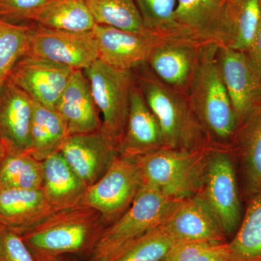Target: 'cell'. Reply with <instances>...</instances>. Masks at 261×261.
<instances>
[{"instance_id": "cell-1", "label": "cell", "mask_w": 261, "mask_h": 261, "mask_svg": "<svg viewBox=\"0 0 261 261\" xmlns=\"http://www.w3.org/2000/svg\"><path fill=\"white\" fill-rule=\"evenodd\" d=\"M106 226L97 211L80 204L55 211L20 234L37 261L60 255L88 260Z\"/></svg>"}, {"instance_id": "cell-2", "label": "cell", "mask_w": 261, "mask_h": 261, "mask_svg": "<svg viewBox=\"0 0 261 261\" xmlns=\"http://www.w3.org/2000/svg\"><path fill=\"white\" fill-rule=\"evenodd\" d=\"M219 45L206 42L189 89V100L206 135L219 142L233 140L238 122L218 61Z\"/></svg>"}, {"instance_id": "cell-3", "label": "cell", "mask_w": 261, "mask_h": 261, "mask_svg": "<svg viewBox=\"0 0 261 261\" xmlns=\"http://www.w3.org/2000/svg\"><path fill=\"white\" fill-rule=\"evenodd\" d=\"M182 201L171 200L143 185L126 212L103 230L87 261L114 260L146 233L164 224Z\"/></svg>"}, {"instance_id": "cell-4", "label": "cell", "mask_w": 261, "mask_h": 261, "mask_svg": "<svg viewBox=\"0 0 261 261\" xmlns=\"http://www.w3.org/2000/svg\"><path fill=\"white\" fill-rule=\"evenodd\" d=\"M137 82L161 126L163 147L181 150L202 149L206 134L187 94L168 87L149 73L138 77Z\"/></svg>"}, {"instance_id": "cell-5", "label": "cell", "mask_w": 261, "mask_h": 261, "mask_svg": "<svg viewBox=\"0 0 261 261\" xmlns=\"http://www.w3.org/2000/svg\"><path fill=\"white\" fill-rule=\"evenodd\" d=\"M207 152L162 147L137 157L143 185L171 200L195 197L203 183Z\"/></svg>"}, {"instance_id": "cell-6", "label": "cell", "mask_w": 261, "mask_h": 261, "mask_svg": "<svg viewBox=\"0 0 261 261\" xmlns=\"http://www.w3.org/2000/svg\"><path fill=\"white\" fill-rule=\"evenodd\" d=\"M84 72L102 116V129L119 142L126 128L135 74L132 70L116 69L99 59Z\"/></svg>"}, {"instance_id": "cell-7", "label": "cell", "mask_w": 261, "mask_h": 261, "mask_svg": "<svg viewBox=\"0 0 261 261\" xmlns=\"http://www.w3.org/2000/svg\"><path fill=\"white\" fill-rule=\"evenodd\" d=\"M142 186L137 157L120 154L107 172L87 187L82 204L97 211L107 226L126 212Z\"/></svg>"}, {"instance_id": "cell-8", "label": "cell", "mask_w": 261, "mask_h": 261, "mask_svg": "<svg viewBox=\"0 0 261 261\" xmlns=\"http://www.w3.org/2000/svg\"><path fill=\"white\" fill-rule=\"evenodd\" d=\"M200 196L219 221L225 234L238 230L242 221L236 173L231 156L226 152H207Z\"/></svg>"}, {"instance_id": "cell-9", "label": "cell", "mask_w": 261, "mask_h": 261, "mask_svg": "<svg viewBox=\"0 0 261 261\" xmlns=\"http://www.w3.org/2000/svg\"><path fill=\"white\" fill-rule=\"evenodd\" d=\"M27 54L39 57L73 70H85L98 60L92 31L73 32L31 23Z\"/></svg>"}, {"instance_id": "cell-10", "label": "cell", "mask_w": 261, "mask_h": 261, "mask_svg": "<svg viewBox=\"0 0 261 261\" xmlns=\"http://www.w3.org/2000/svg\"><path fill=\"white\" fill-rule=\"evenodd\" d=\"M60 152L87 187L102 177L121 154L119 142L102 128L69 136Z\"/></svg>"}, {"instance_id": "cell-11", "label": "cell", "mask_w": 261, "mask_h": 261, "mask_svg": "<svg viewBox=\"0 0 261 261\" xmlns=\"http://www.w3.org/2000/svg\"><path fill=\"white\" fill-rule=\"evenodd\" d=\"M218 61L239 126L261 103V72L246 51L219 46Z\"/></svg>"}, {"instance_id": "cell-12", "label": "cell", "mask_w": 261, "mask_h": 261, "mask_svg": "<svg viewBox=\"0 0 261 261\" xmlns=\"http://www.w3.org/2000/svg\"><path fill=\"white\" fill-rule=\"evenodd\" d=\"M92 33L98 51V59L113 68L132 70L147 63L151 51L169 37L153 32H132L96 24Z\"/></svg>"}, {"instance_id": "cell-13", "label": "cell", "mask_w": 261, "mask_h": 261, "mask_svg": "<svg viewBox=\"0 0 261 261\" xmlns=\"http://www.w3.org/2000/svg\"><path fill=\"white\" fill-rule=\"evenodd\" d=\"M73 70L27 54L15 65L8 81L29 94L33 100L56 110Z\"/></svg>"}, {"instance_id": "cell-14", "label": "cell", "mask_w": 261, "mask_h": 261, "mask_svg": "<svg viewBox=\"0 0 261 261\" xmlns=\"http://www.w3.org/2000/svg\"><path fill=\"white\" fill-rule=\"evenodd\" d=\"M202 44L190 38H166L153 48L147 63L159 80L187 94L198 65Z\"/></svg>"}, {"instance_id": "cell-15", "label": "cell", "mask_w": 261, "mask_h": 261, "mask_svg": "<svg viewBox=\"0 0 261 261\" xmlns=\"http://www.w3.org/2000/svg\"><path fill=\"white\" fill-rule=\"evenodd\" d=\"M34 100L8 81L0 88V140L9 153L29 152Z\"/></svg>"}, {"instance_id": "cell-16", "label": "cell", "mask_w": 261, "mask_h": 261, "mask_svg": "<svg viewBox=\"0 0 261 261\" xmlns=\"http://www.w3.org/2000/svg\"><path fill=\"white\" fill-rule=\"evenodd\" d=\"M163 226L176 243L224 241L226 237L214 213L199 195L182 201Z\"/></svg>"}, {"instance_id": "cell-17", "label": "cell", "mask_w": 261, "mask_h": 261, "mask_svg": "<svg viewBox=\"0 0 261 261\" xmlns=\"http://www.w3.org/2000/svg\"><path fill=\"white\" fill-rule=\"evenodd\" d=\"M162 147L163 135L159 121L135 84L130 92L126 128L119 142L120 153L140 157Z\"/></svg>"}, {"instance_id": "cell-18", "label": "cell", "mask_w": 261, "mask_h": 261, "mask_svg": "<svg viewBox=\"0 0 261 261\" xmlns=\"http://www.w3.org/2000/svg\"><path fill=\"white\" fill-rule=\"evenodd\" d=\"M56 110L64 119L70 136L102 128L90 84L84 70H73Z\"/></svg>"}, {"instance_id": "cell-19", "label": "cell", "mask_w": 261, "mask_h": 261, "mask_svg": "<svg viewBox=\"0 0 261 261\" xmlns=\"http://www.w3.org/2000/svg\"><path fill=\"white\" fill-rule=\"evenodd\" d=\"M59 210L48 201L42 189L0 188V225L18 233Z\"/></svg>"}, {"instance_id": "cell-20", "label": "cell", "mask_w": 261, "mask_h": 261, "mask_svg": "<svg viewBox=\"0 0 261 261\" xmlns=\"http://www.w3.org/2000/svg\"><path fill=\"white\" fill-rule=\"evenodd\" d=\"M261 18V0H227L216 43L247 51L251 46Z\"/></svg>"}, {"instance_id": "cell-21", "label": "cell", "mask_w": 261, "mask_h": 261, "mask_svg": "<svg viewBox=\"0 0 261 261\" xmlns=\"http://www.w3.org/2000/svg\"><path fill=\"white\" fill-rule=\"evenodd\" d=\"M227 0H177L174 20L183 37L216 43Z\"/></svg>"}, {"instance_id": "cell-22", "label": "cell", "mask_w": 261, "mask_h": 261, "mask_svg": "<svg viewBox=\"0 0 261 261\" xmlns=\"http://www.w3.org/2000/svg\"><path fill=\"white\" fill-rule=\"evenodd\" d=\"M42 162V190L51 205L61 210L82 204L87 186L61 152L51 154Z\"/></svg>"}, {"instance_id": "cell-23", "label": "cell", "mask_w": 261, "mask_h": 261, "mask_svg": "<svg viewBox=\"0 0 261 261\" xmlns=\"http://www.w3.org/2000/svg\"><path fill=\"white\" fill-rule=\"evenodd\" d=\"M233 139L243 161L245 192L251 198L261 190V103L240 123Z\"/></svg>"}, {"instance_id": "cell-24", "label": "cell", "mask_w": 261, "mask_h": 261, "mask_svg": "<svg viewBox=\"0 0 261 261\" xmlns=\"http://www.w3.org/2000/svg\"><path fill=\"white\" fill-rule=\"evenodd\" d=\"M66 123L55 109L34 101L29 153L39 161L60 152L69 137Z\"/></svg>"}, {"instance_id": "cell-25", "label": "cell", "mask_w": 261, "mask_h": 261, "mask_svg": "<svg viewBox=\"0 0 261 261\" xmlns=\"http://www.w3.org/2000/svg\"><path fill=\"white\" fill-rule=\"evenodd\" d=\"M31 23L73 32H91L96 25L85 0H47Z\"/></svg>"}, {"instance_id": "cell-26", "label": "cell", "mask_w": 261, "mask_h": 261, "mask_svg": "<svg viewBox=\"0 0 261 261\" xmlns=\"http://www.w3.org/2000/svg\"><path fill=\"white\" fill-rule=\"evenodd\" d=\"M228 247L231 261H261V190L250 198Z\"/></svg>"}, {"instance_id": "cell-27", "label": "cell", "mask_w": 261, "mask_h": 261, "mask_svg": "<svg viewBox=\"0 0 261 261\" xmlns=\"http://www.w3.org/2000/svg\"><path fill=\"white\" fill-rule=\"evenodd\" d=\"M85 3L97 25L127 32H147L135 0H85Z\"/></svg>"}, {"instance_id": "cell-28", "label": "cell", "mask_w": 261, "mask_h": 261, "mask_svg": "<svg viewBox=\"0 0 261 261\" xmlns=\"http://www.w3.org/2000/svg\"><path fill=\"white\" fill-rule=\"evenodd\" d=\"M43 162L29 153H9L0 165V188L42 189Z\"/></svg>"}, {"instance_id": "cell-29", "label": "cell", "mask_w": 261, "mask_h": 261, "mask_svg": "<svg viewBox=\"0 0 261 261\" xmlns=\"http://www.w3.org/2000/svg\"><path fill=\"white\" fill-rule=\"evenodd\" d=\"M31 25L0 20V88L29 49Z\"/></svg>"}, {"instance_id": "cell-30", "label": "cell", "mask_w": 261, "mask_h": 261, "mask_svg": "<svg viewBox=\"0 0 261 261\" xmlns=\"http://www.w3.org/2000/svg\"><path fill=\"white\" fill-rule=\"evenodd\" d=\"M145 29L165 37H183L175 23L177 0H135ZM187 38V37H186Z\"/></svg>"}, {"instance_id": "cell-31", "label": "cell", "mask_w": 261, "mask_h": 261, "mask_svg": "<svg viewBox=\"0 0 261 261\" xmlns=\"http://www.w3.org/2000/svg\"><path fill=\"white\" fill-rule=\"evenodd\" d=\"M176 243L161 225L146 233L113 261H161Z\"/></svg>"}, {"instance_id": "cell-32", "label": "cell", "mask_w": 261, "mask_h": 261, "mask_svg": "<svg viewBox=\"0 0 261 261\" xmlns=\"http://www.w3.org/2000/svg\"><path fill=\"white\" fill-rule=\"evenodd\" d=\"M161 261H231L225 241L183 242L175 244Z\"/></svg>"}, {"instance_id": "cell-33", "label": "cell", "mask_w": 261, "mask_h": 261, "mask_svg": "<svg viewBox=\"0 0 261 261\" xmlns=\"http://www.w3.org/2000/svg\"><path fill=\"white\" fill-rule=\"evenodd\" d=\"M0 261L37 260L20 233L2 226L0 228Z\"/></svg>"}, {"instance_id": "cell-34", "label": "cell", "mask_w": 261, "mask_h": 261, "mask_svg": "<svg viewBox=\"0 0 261 261\" xmlns=\"http://www.w3.org/2000/svg\"><path fill=\"white\" fill-rule=\"evenodd\" d=\"M47 0H0V20L15 24L31 22Z\"/></svg>"}, {"instance_id": "cell-35", "label": "cell", "mask_w": 261, "mask_h": 261, "mask_svg": "<svg viewBox=\"0 0 261 261\" xmlns=\"http://www.w3.org/2000/svg\"><path fill=\"white\" fill-rule=\"evenodd\" d=\"M247 53L261 72V18L251 46Z\"/></svg>"}, {"instance_id": "cell-36", "label": "cell", "mask_w": 261, "mask_h": 261, "mask_svg": "<svg viewBox=\"0 0 261 261\" xmlns=\"http://www.w3.org/2000/svg\"><path fill=\"white\" fill-rule=\"evenodd\" d=\"M39 261H82L73 255H60V256L47 257Z\"/></svg>"}, {"instance_id": "cell-37", "label": "cell", "mask_w": 261, "mask_h": 261, "mask_svg": "<svg viewBox=\"0 0 261 261\" xmlns=\"http://www.w3.org/2000/svg\"><path fill=\"white\" fill-rule=\"evenodd\" d=\"M8 154H9V152H8V148L3 143V141L0 140V165L3 162Z\"/></svg>"}, {"instance_id": "cell-38", "label": "cell", "mask_w": 261, "mask_h": 261, "mask_svg": "<svg viewBox=\"0 0 261 261\" xmlns=\"http://www.w3.org/2000/svg\"><path fill=\"white\" fill-rule=\"evenodd\" d=\"M1 226H2L1 225H0V228H1Z\"/></svg>"}]
</instances>
